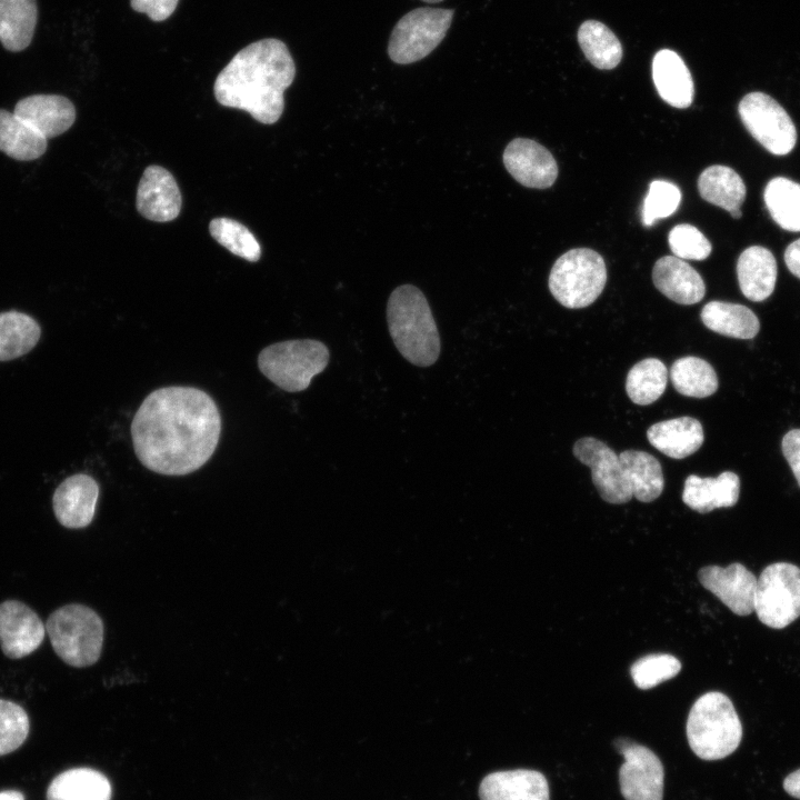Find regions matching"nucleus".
Listing matches in <instances>:
<instances>
[{
    "mask_svg": "<svg viewBox=\"0 0 800 800\" xmlns=\"http://www.w3.org/2000/svg\"><path fill=\"white\" fill-rule=\"evenodd\" d=\"M181 204V192L172 173L160 166L147 167L137 189L138 212L151 221L169 222L179 216Z\"/></svg>",
    "mask_w": 800,
    "mask_h": 800,
    "instance_id": "16",
    "label": "nucleus"
},
{
    "mask_svg": "<svg viewBox=\"0 0 800 800\" xmlns=\"http://www.w3.org/2000/svg\"><path fill=\"white\" fill-rule=\"evenodd\" d=\"M703 324L713 332L737 339H752L760 329L757 316L746 306L713 300L700 313Z\"/></svg>",
    "mask_w": 800,
    "mask_h": 800,
    "instance_id": "26",
    "label": "nucleus"
},
{
    "mask_svg": "<svg viewBox=\"0 0 800 800\" xmlns=\"http://www.w3.org/2000/svg\"><path fill=\"white\" fill-rule=\"evenodd\" d=\"M783 257L789 271L800 279V239L794 240L787 247Z\"/></svg>",
    "mask_w": 800,
    "mask_h": 800,
    "instance_id": "43",
    "label": "nucleus"
},
{
    "mask_svg": "<svg viewBox=\"0 0 800 800\" xmlns=\"http://www.w3.org/2000/svg\"><path fill=\"white\" fill-rule=\"evenodd\" d=\"M328 347L314 339H293L272 343L258 354L262 374L288 392L306 390L314 376L329 363Z\"/></svg>",
    "mask_w": 800,
    "mask_h": 800,
    "instance_id": "6",
    "label": "nucleus"
},
{
    "mask_svg": "<svg viewBox=\"0 0 800 800\" xmlns=\"http://www.w3.org/2000/svg\"><path fill=\"white\" fill-rule=\"evenodd\" d=\"M667 381L664 363L657 358H647L637 362L628 372L626 391L633 403L648 406L662 396Z\"/></svg>",
    "mask_w": 800,
    "mask_h": 800,
    "instance_id": "35",
    "label": "nucleus"
},
{
    "mask_svg": "<svg viewBox=\"0 0 800 800\" xmlns=\"http://www.w3.org/2000/svg\"><path fill=\"white\" fill-rule=\"evenodd\" d=\"M668 243L673 256L682 260H704L712 250L704 234L689 223L673 227L669 232Z\"/></svg>",
    "mask_w": 800,
    "mask_h": 800,
    "instance_id": "40",
    "label": "nucleus"
},
{
    "mask_svg": "<svg viewBox=\"0 0 800 800\" xmlns=\"http://www.w3.org/2000/svg\"><path fill=\"white\" fill-rule=\"evenodd\" d=\"M754 611L759 620L782 629L800 617V568L788 562L766 567L757 579Z\"/></svg>",
    "mask_w": 800,
    "mask_h": 800,
    "instance_id": "9",
    "label": "nucleus"
},
{
    "mask_svg": "<svg viewBox=\"0 0 800 800\" xmlns=\"http://www.w3.org/2000/svg\"><path fill=\"white\" fill-rule=\"evenodd\" d=\"M572 451L591 469L592 482L604 501L620 504L631 500L632 491L620 458L610 447L599 439L584 437L574 443Z\"/></svg>",
    "mask_w": 800,
    "mask_h": 800,
    "instance_id": "12",
    "label": "nucleus"
},
{
    "mask_svg": "<svg viewBox=\"0 0 800 800\" xmlns=\"http://www.w3.org/2000/svg\"><path fill=\"white\" fill-rule=\"evenodd\" d=\"M652 78L661 99L676 108H688L693 100L691 73L681 57L669 49L660 50L652 61Z\"/></svg>",
    "mask_w": 800,
    "mask_h": 800,
    "instance_id": "22",
    "label": "nucleus"
},
{
    "mask_svg": "<svg viewBox=\"0 0 800 800\" xmlns=\"http://www.w3.org/2000/svg\"><path fill=\"white\" fill-rule=\"evenodd\" d=\"M739 492L740 480L732 471H724L717 478L690 474L684 481L682 501L699 513H708L718 508L734 506Z\"/></svg>",
    "mask_w": 800,
    "mask_h": 800,
    "instance_id": "21",
    "label": "nucleus"
},
{
    "mask_svg": "<svg viewBox=\"0 0 800 800\" xmlns=\"http://www.w3.org/2000/svg\"><path fill=\"white\" fill-rule=\"evenodd\" d=\"M782 786L788 794L800 799V769L789 773L784 778Z\"/></svg>",
    "mask_w": 800,
    "mask_h": 800,
    "instance_id": "44",
    "label": "nucleus"
},
{
    "mask_svg": "<svg viewBox=\"0 0 800 800\" xmlns=\"http://www.w3.org/2000/svg\"><path fill=\"white\" fill-rule=\"evenodd\" d=\"M686 732L694 754L708 761L730 756L742 739V726L733 703L719 691L697 699L690 709Z\"/></svg>",
    "mask_w": 800,
    "mask_h": 800,
    "instance_id": "4",
    "label": "nucleus"
},
{
    "mask_svg": "<svg viewBox=\"0 0 800 800\" xmlns=\"http://www.w3.org/2000/svg\"><path fill=\"white\" fill-rule=\"evenodd\" d=\"M624 758L619 769V783L626 800H662L664 769L658 756L649 748L627 738L613 741Z\"/></svg>",
    "mask_w": 800,
    "mask_h": 800,
    "instance_id": "11",
    "label": "nucleus"
},
{
    "mask_svg": "<svg viewBox=\"0 0 800 800\" xmlns=\"http://www.w3.org/2000/svg\"><path fill=\"white\" fill-rule=\"evenodd\" d=\"M13 113L46 139L66 132L76 120V108L59 94H33L19 100Z\"/></svg>",
    "mask_w": 800,
    "mask_h": 800,
    "instance_id": "18",
    "label": "nucleus"
},
{
    "mask_svg": "<svg viewBox=\"0 0 800 800\" xmlns=\"http://www.w3.org/2000/svg\"><path fill=\"white\" fill-rule=\"evenodd\" d=\"M750 134L769 152L786 156L797 142V129L783 107L761 91L747 93L738 106Z\"/></svg>",
    "mask_w": 800,
    "mask_h": 800,
    "instance_id": "10",
    "label": "nucleus"
},
{
    "mask_svg": "<svg viewBox=\"0 0 800 800\" xmlns=\"http://www.w3.org/2000/svg\"><path fill=\"white\" fill-rule=\"evenodd\" d=\"M763 200L773 221L782 229L800 231V183L784 177L771 179Z\"/></svg>",
    "mask_w": 800,
    "mask_h": 800,
    "instance_id": "33",
    "label": "nucleus"
},
{
    "mask_svg": "<svg viewBox=\"0 0 800 800\" xmlns=\"http://www.w3.org/2000/svg\"><path fill=\"white\" fill-rule=\"evenodd\" d=\"M681 662L668 653L648 654L637 660L630 669L634 684L640 689H650L676 677Z\"/></svg>",
    "mask_w": 800,
    "mask_h": 800,
    "instance_id": "37",
    "label": "nucleus"
},
{
    "mask_svg": "<svg viewBox=\"0 0 800 800\" xmlns=\"http://www.w3.org/2000/svg\"><path fill=\"white\" fill-rule=\"evenodd\" d=\"M729 213H730L731 217L734 218V219H740V218L742 217V212H741L740 209H736V210H733V211H731V212H729Z\"/></svg>",
    "mask_w": 800,
    "mask_h": 800,
    "instance_id": "46",
    "label": "nucleus"
},
{
    "mask_svg": "<svg viewBox=\"0 0 800 800\" xmlns=\"http://www.w3.org/2000/svg\"><path fill=\"white\" fill-rule=\"evenodd\" d=\"M29 729L27 711L13 701L0 699V756L20 748L29 734Z\"/></svg>",
    "mask_w": 800,
    "mask_h": 800,
    "instance_id": "38",
    "label": "nucleus"
},
{
    "mask_svg": "<svg viewBox=\"0 0 800 800\" xmlns=\"http://www.w3.org/2000/svg\"><path fill=\"white\" fill-rule=\"evenodd\" d=\"M421 1H424L428 3H437V2H441L442 0H421Z\"/></svg>",
    "mask_w": 800,
    "mask_h": 800,
    "instance_id": "47",
    "label": "nucleus"
},
{
    "mask_svg": "<svg viewBox=\"0 0 800 800\" xmlns=\"http://www.w3.org/2000/svg\"><path fill=\"white\" fill-rule=\"evenodd\" d=\"M453 13L451 9L422 7L404 14L391 31L389 58L409 64L429 56L446 37Z\"/></svg>",
    "mask_w": 800,
    "mask_h": 800,
    "instance_id": "8",
    "label": "nucleus"
},
{
    "mask_svg": "<svg viewBox=\"0 0 800 800\" xmlns=\"http://www.w3.org/2000/svg\"><path fill=\"white\" fill-rule=\"evenodd\" d=\"M698 190L703 200L728 212L740 209L747 194L741 177L727 166L706 168L698 179Z\"/></svg>",
    "mask_w": 800,
    "mask_h": 800,
    "instance_id": "29",
    "label": "nucleus"
},
{
    "mask_svg": "<svg viewBox=\"0 0 800 800\" xmlns=\"http://www.w3.org/2000/svg\"><path fill=\"white\" fill-rule=\"evenodd\" d=\"M294 61L284 42L261 39L238 51L213 84L223 107L244 110L263 123L277 122L284 109V91L293 82Z\"/></svg>",
    "mask_w": 800,
    "mask_h": 800,
    "instance_id": "2",
    "label": "nucleus"
},
{
    "mask_svg": "<svg viewBox=\"0 0 800 800\" xmlns=\"http://www.w3.org/2000/svg\"><path fill=\"white\" fill-rule=\"evenodd\" d=\"M36 0H0V42L12 52L31 43L37 24Z\"/></svg>",
    "mask_w": 800,
    "mask_h": 800,
    "instance_id": "27",
    "label": "nucleus"
},
{
    "mask_svg": "<svg viewBox=\"0 0 800 800\" xmlns=\"http://www.w3.org/2000/svg\"><path fill=\"white\" fill-rule=\"evenodd\" d=\"M606 282L603 258L591 249L577 248L554 262L549 276V290L563 307L580 309L598 299Z\"/></svg>",
    "mask_w": 800,
    "mask_h": 800,
    "instance_id": "7",
    "label": "nucleus"
},
{
    "mask_svg": "<svg viewBox=\"0 0 800 800\" xmlns=\"http://www.w3.org/2000/svg\"><path fill=\"white\" fill-rule=\"evenodd\" d=\"M578 42L586 58L598 69H613L622 58L619 39L600 21H584L578 30Z\"/></svg>",
    "mask_w": 800,
    "mask_h": 800,
    "instance_id": "32",
    "label": "nucleus"
},
{
    "mask_svg": "<svg viewBox=\"0 0 800 800\" xmlns=\"http://www.w3.org/2000/svg\"><path fill=\"white\" fill-rule=\"evenodd\" d=\"M46 631L57 656L76 668L96 663L103 644V623L91 608L70 603L56 609L46 621Z\"/></svg>",
    "mask_w": 800,
    "mask_h": 800,
    "instance_id": "5",
    "label": "nucleus"
},
{
    "mask_svg": "<svg viewBox=\"0 0 800 800\" xmlns=\"http://www.w3.org/2000/svg\"><path fill=\"white\" fill-rule=\"evenodd\" d=\"M0 800H24V796L17 790L0 791Z\"/></svg>",
    "mask_w": 800,
    "mask_h": 800,
    "instance_id": "45",
    "label": "nucleus"
},
{
    "mask_svg": "<svg viewBox=\"0 0 800 800\" xmlns=\"http://www.w3.org/2000/svg\"><path fill=\"white\" fill-rule=\"evenodd\" d=\"M41 336L39 323L20 311L0 312V361H9L31 351Z\"/></svg>",
    "mask_w": 800,
    "mask_h": 800,
    "instance_id": "31",
    "label": "nucleus"
},
{
    "mask_svg": "<svg viewBox=\"0 0 800 800\" xmlns=\"http://www.w3.org/2000/svg\"><path fill=\"white\" fill-rule=\"evenodd\" d=\"M673 388L680 394L691 398H706L718 389V377L706 360L689 356L676 360L670 369Z\"/></svg>",
    "mask_w": 800,
    "mask_h": 800,
    "instance_id": "34",
    "label": "nucleus"
},
{
    "mask_svg": "<svg viewBox=\"0 0 800 800\" xmlns=\"http://www.w3.org/2000/svg\"><path fill=\"white\" fill-rule=\"evenodd\" d=\"M652 280L663 296L679 304L698 303L706 293L703 279L698 271L674 256L662 257L654 263Z\"/></svg>",
    "mask_w": 800,
    "mask_h": 800,
    "instance_id": "20",
    "label": "nucleus"
},
{
    "mask_svg": "<svg viewBox=\"0 0 800 800\" xmlns=\"http://www.w3.org/2000/svg\"><path fill=\"white\" fill-rule=\"evenodd\" d=\"M680 201L681 192L676 184L664 180L652 181L643 201V224L649 227L656 220L671 216L677 211Z\"/></svg>",
    "mask_w": 800,
    "mask_h": 800,
    "instance_id": "39",
    "label": "nucleus"
},
{
    "mask_svg": "<svg viewBox=\"0 0 800 800\" xmlns=\"http://www.w3.org/2000/svg\"><path fill=\"white\" fill-rule=\"evenodd\" d=\"M46 626L28 604L19 600L0 603V647L10 659L34 652L46 636Z\"/></svg>",
    "mask_w": 800,
    "mask_h": 800,
    "instance_id": "13",
    "label": "nucleus"
},
{
    "mask_svg": "<svg viewBox=\"0 0 800 800\" xmlns=\"http://www.w3.org/2000/svg\"><path fill=\"white\" fill-rule=\"evenodd\" d=\"M179 0H130L131 8L152 21H163L176 10Z\"/></svg>",
    "mask_w": 800,
    "mask_h": 800,
    "instance_id": "41",
    "label": "nucleus"
},
{
    "mask_svg": "<svg viewBox=\"0 0 800 800\" xmlns=\"http://www.w3.org/2000/svg\"><path fill=\"white\" fill-rule=\"evenodd\" d=\"M209 231L211 237L231 253L251 262L260 259V244L242 223L230 218H214L209 224Z\"/></svg>",
    "mask_w": 800,
    "mask_h": 800,
    "instance_id": "36",
    "label": "nucleus"
},
{
    "mask_svg": "<svg viewBox=\"0 0 800 800\" xmlns=\"http://www.w3.org/2000/svg\"><path fill=\"white\" fill-rule=\"evenodd\" d=\"M99 484L89 474L76 473L64 479L52 496L53 512L66 528L89 526L94 517Z\"/></svg>",
    "mask_w": 800,
    "mask_h": 800,
    "instance_id": "17",
    "label": "nucleus"
},
{
    "mask_svg": "<svg viewBox=\"0 0 800 800\" xmlns=\"http://www.w3.org/2000/svg\"><path fill=\"white\" fill-rule=\"evenodd\" d=\"M46 797L47 800H110L111 786L97 770L73 768L53 778Z\"/></svg>",
    "mask_w": 800,
    "mask_h": 800,
    "instance_id": "25",
    "label": "nucleus"
},
{
    "mask_svg": "<svg viewBox=\"0 0 800 800\" xmlns=\"http://www.w3.org/2000/svg\"><path fill=\"white\" fill-rule=\"evenodd\" d=\"M619 458L637 500L651 502L662 493L664 479L657 458L640 450H626Z\"/></svg>",
    "mask_w": 800,
    "mask_h": 800,
    "instance_id": "28",
    "label": "nucleus"
},
{
    "mask_svg": "<svg viewBox=\"0 0 800 800\" xmlns=\"http://www.w3.org/2000/svg\"><path fill=\"white\" fill-rule=\"evenodd\" d=\"M777 271V262L770 250L761 246L744 249L737 262L741 292L754 302L766 300L774 290Z\"/></svg>",
    "mask_w": 800,
    "mask_h": 800,
    "instance_id": "24",
    "label": "nucleus"
},
{
    "mask_svg": "<svg viewBox=\"0 0 800 800\" xmlns=\"http://www.w3.org/2000/svg\"><path fill=\"white\" fill-rule=\"evenodd\" d=\"M648 441L661 453L684 459L703 443L702 424L692 417H679L657 422L647 431Z\"/></svg>",
    "mask_w": 800,
    "mask_h": 800,
    "instance_id": "23",
    "label": "nucleus"
},
{
    "mask_svg": "<svg viewBox=\"0 0 800 800\" xmlns=\"http://www.w3.org/2000/svg\"><path fill=\"white\" fill-rule=\"evenodd\" d=\"M479 797L480 800H549V784L536 770L497 771L482 779Z\"/></svg>",
    "mask_w": 800,
    "mask_h": 800,
    "instance_id": "19",
    "label": "nucleus"
},
{
    "mask_svg": "<svg viewBox=\"0 0 800 800\" xmlns=\"http://www.w3.org/2000/svg\"><path fill=\"white\" fill-rule=\"evenodd\" d=\"M698 579L734 614L749 616L754 611L757 578L743 564L707 566L699 570Z\"/></svg>",
    "mask_w": 800,
    "mask_h": 800,
    "instance_id": "14",
    "label": "nucleus"
},
{
    "mask_svg": "<svg viewBox=\"0 0 800 800\" xmlns=\"http://www.w3.org/2000/svg\"><path fill=\"white\" fill-rule=\"evenodd\" d=\"M502 159L513 179L528 188H549L558 177V164L551 152L531 139H513Z\"/></svg>",
    "mask_w": 800,
    "mask_h": 800,
    "instance_id": "15",
    "label": "nucleus"
},
{
    "mask_svg": "<svg viewBox=\"0 0 800 800\" xmlns=\"http://www.w3.org/2000/svg\"><path fill=\"white\" fill-rule=\"evenodd\" d=\"M782 452L800 487V429L787 432L781 442Z\"/></svg>",
    "mask_w": 800,
    "mask_h": 800,
    "instance_id": "42",
    "label": "nucleus"
},
{
    "mask_svg": "<svg viewBox=\"0 0 800 800\" xmlns=\"http://www.w3.org/2000/svg\"><path fill=\"white\" fill-rule=\"evenodd\" d=\"M47 139L14 113L0 109V151L19 161L41 157Z\"/></svg>",
    "mask_w": 800,
    "mask_h": 800,
    "instance_id": "30",
    "label": "nucleus"
},
{
    "mask_svg": "<svg viewBox=\"0 0 800 800\" xmlns=\"http://www.w3.org/2000/svg\"><path fill=\"white\" fill-rule=\"evenodd\" d=\"M221 434L219 409L206 391L171 386L150 392L131 422L139 461L164 476H184L212 457Z\"/></svg>",
    "mask_w": 800,
    "mask_h": 800,
    "instance_id": "1",
    "label": "nucleus"
},
{
    "mask_svg": "<svg viewBox=\"0 0 800 800\" xmlns=\"http://www.w3.org/2000/svg\"><path fill=\"white\" fill-rule=\"evenodd\" d=\"M391 339L401 356L418 367L432 366L441 342L436 320L422 291L413 284L397 287L387 303Z\"/></svg>",
    "mask_w": 800,
    "mask_h": 800,
    "instance_id": "3",
    "label": "nucleus"
}]
</instances>
